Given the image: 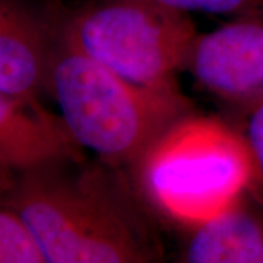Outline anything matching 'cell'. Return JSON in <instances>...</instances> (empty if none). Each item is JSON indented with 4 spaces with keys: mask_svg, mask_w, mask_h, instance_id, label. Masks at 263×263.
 Wrapping results in <instances>:
<instances>
[{
    "mask_svg": "<svg viewBox=\"0 0 263 263\" xmlns=\"http://www.w3.org/2000/svg\"><path fill=\"white\" fill-rule=\"evenodd\" d=\"M2 186V205L28 224L47 263L164 260L151 208L124 168L66 158L15 173Z\"/></svg>",
    "mask_w": 263,
    "mask_h": 263,
    "instance_id": "1",
    "label": "cell"
},
{
    "mask_svg": "<svg viewBox=\"0 0 263 263\" xmlns=\"http://www.w3.org/2000/svg\"><path fill=\"white\" fill-rule=\"evenodd\" d=\"M46 89L56 100L76 141L100 160L130 168L171 124L187 116L190 101L177 85L135 84L88 56L57 15Z\"/></svg>",
    "mask_w": 263,
    "mask_h": 263,
    "instance_id": "2",
    "label": "cell"
},
{
    "mask_svg": "<svg viewBox=\"0 0 263 263\" xmlns=\"http://www.w3.org/2000/svg\"><path fill=\"white\" fill-rule=\"evenodd\" d=\"M130 171L148 206L180 228L214 218L243 195L252 180V161L227 120L187 114Z\"/></svg>",
    "mask_w": 263,
    "mask_h": 263,
    "instance_id": "3",
    "label": "cell"
},
{
    "mask_svg": "<svg viewBox=\"0 0 263 263\" xmlns=\"http://www.w3.org/2000/svg\"><path fill=\"white\" fill-rule=\"evenodd\" d=\"M57 15L88 56L149 86L176 85L197 37L187 13L139 0H91Z\"/></svg>",
    "mask_w": 263,
    "mask_h": 263,
    "instance_id": "4",
    "label": "cell"
},
{
    "mask_svg": "<svg viewBox=\"0 0 263 263\" xmlns=\"http://www.w3.org/2000/svg\"><path fill=\"white\" fill-rule=\"evenodd\" d=\"M186 69L209 92L233 101L263 89V18L241 16L195 38Z\"/></svg>",
    "mask_w": 263,
    "mask_h": 263,
    "instance_id": "5",
    "label": "cell"
},
{
    "mask_svg": "<svg viewBox=\"0 0 263 263\" xmlns=\"http://www.w3.org/2000/svg\"><path fill=\"white\" fill-rule=\"evenodd\" d=\"M82 149L63 116L48 111L38 97L0 95L2 177L51 161L82 158Z\"/></svg>",
    "mask_w": 263,
    "mask_h": 263,
    "instance_id": "6",
    "label": "cell"
},
{
    "mask_svg": "<svg viewBox=\"0 0 263 263\" xmlns=\"http://www.w3.org/2000/svg\"><path fill=\"white\" fill-rule=\"evenodd\" d=\"M54 28L24 0H0V95L38 97L46 89Z\"/></svg>",
    "mask_w": 263,
    "mask_h": 263,
    "instance_id": "7",
    "label": "cell"
},
{
    "mask_svg": "<svg viewBox=\"0 0 263 263\" xmlns=\"http://www.w3.org/2000/svg\"><path fill=\"white\" fill-rule=\"evenodd\" d=\"M180 231V262L263 263V202L249 190L221 214Z\"/></svg>",
    "mask_w": 263,
    "mask_h": 263,
    "instance_id": "8",
    "label": "cell"
},
{
    "mask_svg": "<svg viewBox=\"0 0 263 263\" xmlns=\"http://www.w3.org/2000/svg\"><path fill=\"white\" fill-rule=\"evenodd\" d=\"M227 104V122L245 141L252 161V180L247 190L263 202V89Z\"/></svg>",
    "mask_w": 263,
    "mask_h": 263,
    "instance_id": "9",
    "label": "cell"
},
{
    "mask_svg": "<svg viewBox=\"0 0 263 263\" xmlns=\"http://www.w3.org/2000/svg\"><path fill=\"white\" fill-rule=\"evenodd\" d=\"M0 263H47L37 235L12 208H0Z\"/></svg>",
    "mask_w": 263,
    "mask_h": 263,
    "instance_id": "10",
    "label": "cell"
},
{
    "mask_svg": "<svg viewBox=\"0 0 263 263\" xmlns=\"http://www.w3.org/2000/svg\"><path fill=\"white\" fill-rule=\"evenodd\" d=\"M183 13L203 12L214 15H230L234 18H263V0H139Z\"/></svg>",
    "mask_w": 263,
    "mask_h": 263,
    "instance_id": "11",
    "label": "cell"
}]
</instances>
